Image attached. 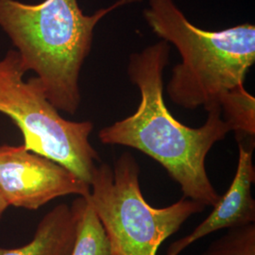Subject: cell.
I'll list each match as a JSON object with an SVG mask.
<instances>
[{"label": "cell", "mask_w": 255, "mask_h": 255, "mask_svg": "<svg viewBox=\"0 0 255 255\" xmlns=\"http://www.w3.org/2000/svg\"><path fill=\"white\" fill-rule=\"evenodd\" d=\"M201 255H255V223L229 229Z\"/></svg>", "instance_id": "cell-10"}, {"label": "cell", "mask_w": 255, "mask_h": 255, "mask_svg": "<svg viewBox=\"0 0 255 255\" xmlns=\"http://www.w3.org/2000/svg\"><path fill=\"white\" fill-rule=\"evenodd\" d=\"M8 207H9V205L5 202V201L3 200V198L0 195V219H1L2 215H3V213L5 212V210L7 209Z\"/></svg>", "instance_id": "cell-11"}, {"label": "cell", "mask_w": 255, "mask_h": 255, "mask_svg": "<svg viewBox=\"0 0 255 255\" xmlns=\"http://www.w3.org/2000/svg\"><path fill=\"white\" fill-rule=\"evenodd\" d=\"M111 255H118L117 254H113V253H111Z\"/></svg>", "instance_id": "cell-12"}, {"label": "cell", "mask_w": 255, "mask_h": 255, "mask_svg": "<svg viewBox=\"0 0 255 255\" xmlns=\"http://www.w3.org/2000/svg\"><path fill=\"white\" fill-rule=\"evenodd\" d=\"M76 237V212L72 206L63 203L42 219L29 243L15 249L0 247V255H70Z\"/></svg>", "instance_id": "cell-8"}, {"label": "cell", "mask_w": 255, "mask_h": 255, "mask_svg": "<svg viewBox=\"0 0 255 255\" xmlns=\"http://www.w3.org/2000/svg\"><path fill=\"white\" fill-rule=\"evenodd\" d=\"M71 206L77 215V237L70 255H111L106 232L87 196H79Z\"/></svg>", "instance_id": "cell-9"}, {"label": "cell", "mask_w": 255, "mask_h": 255, "mask_svg": "<svg viewBox=\"0 0 255 255\" xmlns=\"http://www.w3.org/2000/svg\"><path fill=\"white\" fill-rule=\"evenodd\" d=\"M237 172L228 191L220 197L209 217L190 235L182 237L168 247L165 255H179L188 246L221 229H232L255 223V201L252 196L255 168L253 163L254 146L247 147L239 142Z\"/></svg>", "instance_id": "cell-7"}, {"label": "cell", "mask_w": 255, "mask_h": 255, "mask_svg": "<svg viewBox=\"0 0 255 255\" xmlns=\"http://www.w3.org/2000/svg\"><path fill=\"white\" fill-rule=\"evenodd\" d=\"M90 185L24 146H0V195L9 206L37 210L67 195L87 196Z\"/></svg>", "instance_id": "cell-6"}, {"label": "cell", "mask_w": 255, "mask_h": 255, "mask_svg": "<svg viewBox=\"0 0 255 255\" xmlns=\"http://www.w3.org/2000/svg\"><path fill=\"white\" fill-rule=\"evenodd\" d=\"M135 1L119 0L86 15L77 0H45L36 5L0 0V26L17 48L25 72L37 74L47 100L74 115L81 103L80 73L96 25L112 10Z\"/></svg>", "instance_id": "cell-3"}, {"label": "cell", "mask_w": 255, "mask_h": 255, "mask_svg": "<svg viewBox=\"0 0 255 255\" xmlns=\"http://www.w3.org/2000/svg\"><path fill=\"white\" fill-rule=\"evenodd\" d=\"M144 15L155 34L181 55L166 87L176 105L224 114L246 95V75L255 62L254 25L204 30L190 23L173 0H149Z\"/></svg>", "instance_id": "cell-2"}, {"label": "cell", "mask_w": 255, "mask_h": 255, "mask_svg": "<svg viewBox=\"0 0 255 255\" xmlns=\"http://www.w3.org/2000/svg\"><path fill=\"white\" fill-rule=\"evenodd\" d=\"M17 50L0 60V113L20 128L26 149L47 158L90 185L100 156L89 142L90 121L63 119L37 78L24 81Z\"/></svg>", "instance_id": "cell-5"}, {"label": "cell", "mask_w": 255, "mask_h": 255, "mask_svg": "<svg viewBox=\"0 0 255 255\" xmlns=\"http://www.w3.org/2000/svg\"><path fill=\"white\" fill-rule=\"evenodd\" d=\"M139 174L134 157L124 152L114 166L98 164L90 182L88 199L109 238L111 253L118 255H156L165 239L205 208L185 198L165 208L150 206Z\"/></svg>", "instance_id": "cell-4"}, {"label": "cell", "mask_w": 255, "mask_h": 255, "mask_svg": "<svg viewBox=\"0 0 255 255\" xmlns=\"http://www.w3.org/2000/svg\"><path fill=\"white\" fill-rule=\"evenodd\" d=\"M169 53L170 46L162 40L129 57L128 74L140 91L139 106L133 115L103 128L99 138L105 145L129 146L151 157L180 184L183 198L215 206L221 196L210 182L205 160L232 128L219 109L209 111L206 122L197 128L174 118L164 99Z\"/></svg>", "instance_id": "cell-1"}]
</instances>
